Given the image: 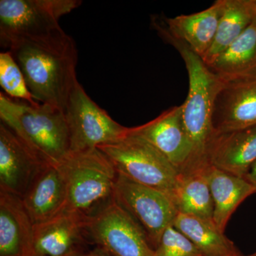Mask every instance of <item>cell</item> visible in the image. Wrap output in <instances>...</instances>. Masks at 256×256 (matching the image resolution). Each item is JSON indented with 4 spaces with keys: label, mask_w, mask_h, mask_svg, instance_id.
<instances>
[{
    "label": "cell",
    "mask_w": 256,
    "mask_h": 256,
    "mask_svg": "<svg viewBox=\"0 0 256 256\" xmlns=\"http://www.w3.org/2000/svg\"><path fill=\"white\" fill-rule=\"evenodd\" d=\"M154 256H204L201 252L182 233L170 226L165 229Z\"/></svg>",
    "instance_id": "obj_24"
},
{
    "label": "cell",
    "mask_w": 256,
    "mask_h": 256,
    "mask_svg": "<svg viewBox=\"0 0 256 256\" xmlns=\"http://www.w3.org/2000/svg\"><path fill=\"white\" fill-rule=\"evenodd\" d=\"M244 178H246L249 183L252 184L256 190V162L252 165Z\"/></svg>",
    "instance_id": "obj_25"
},
{
    "label": "cell",
    "mask_w": 256,
    "mask_h": 256,
    "mask_svg": "<svg viewBox=\"0 0 256 256\" xmlns=\"http://www.w3.org/2000/svg\"><path fill=\"white\" fill-rule=\"evenodd\" d=\"M208 165L206 160L178 173L172 196L178 213L208 220L213 218L214 203L207 175Z\"/></svg>",
    "instance_id": "obj_18"
},
{
    "label": "cell",
    "mask_w": 256,
    "mask_h": 256,
    "mask_svg": "<svg viewBox=\"0 0 256 256\" xmlns=\"http://www.w3.org/2000/svg\"><path fill=\"white\" fill-rule=\"evenodd\" d=\"M208 67L224 84L256 78V24L252 22Z\"/></svg>",
    "instance_id": "obj_20"
},
{
    "label": "cell",
    "mask_w": 256,
    "mask_h": 256,
    "mask_svg": "<svg viewBox=\"0 0 256 256\" xmlns=\"http://www.w3.org/2000/svg\"><path fill=\"white\" fill-rule=\"evenodd\" d=\"M0 118L48 164H60L70 154L68 126L63 110L46 104L20 102L1 92Z\"/></svg>",
    "instance_id": "obj_2"
},
{
    "label": "cell",
    "mask_w": 256,
    "mask_h": 256,
    "mask_svg": "<svg viewBox=\"0 0 256 256\" xmlns=\"http://www.w3.org/2000/svg\"><path fill=\"white\" fill-rule=\"evenodd\" d=\"M34 100L65 110L76 84L78 50L63 30L46 38L15 43L9 50Z\"/></svg>",
    "instance_id": "obj_1"
},
{
    "label": "cell",
    "mask_w": 256,
    "mask_h": 256,
    "mask_svg": "<svg viewBox=\"0 0 256 256\" xmlns=\"http://www.w3.org/2000/svg\"><path fill=\"white\" fill-rule=\"evenodd\" d=\"M154 28L160 36L178 50L188 69V96L182 106L184 124L194 148L193 159L190 164H192L206 159L207 143L214 131V106L224 82L184 42L171 36L159 26Z\"/></svg>",
    "instance_id": "obj_4"
},
{
    "label": "cell",
    "mask_w": 256,
    "mask_h": 256,
    "mask_svg": "<svg viewBox=\"0 0 256 256\" xmlns=\"http://www.w3.org/2000/svg\"><path fill=\"white\" fill-rule=\"evenodd\" d=\"M82 3L80 0H1L2 46L9 50L18 42L41 40L62 31L60 18Z\"/></svg>",
    "instance_id": "obj_6"
},
{
    "label": "cell",
    "mask_w": 256,
    "mask_h": 256,
    "mask_svg": "<svg viewBox=\"0 0 256 256\" xmlns=\"http://www.w3.org/2000/svg\"><path fill=\"white\" fill-rule=\"evenodd\" d=\"M70 152H79L124 139L129 128L121 126L89 97L76 82L66 106Z\"/></svg>",
    "instance_id": "obj_7"
},
{
    "label": "cell",
    "mask_w": 256,
    "mask_h": 256,
    "mask_svg": "<svg viewBox=\"0 0 256 256\" xmlns=\"http://www.w3.org/2000/svg\"><path fill=\"white\" fill-rule=\"evenodd\" d=\"M48 163L32 150L6 124H0V191L22 197Z\"/></svg>",
    "instance_id": "obj_11"
},
{
    "label": "cell",
    "mask_w": 256,
    "mask_h": 256,
    "mask_svg": "<svg viewBox=\"0 0 256 256\" xmlns=\"http://www.w3.org/2000/svg\"><path fill=\"white\" fill-rule=\"evenodd\" d=\"M34 226L50 220L66 208L65 180L57 165L47 164L22 197Z\"/></svg>",
    "instance_id": "obj_15"
},
{
    "label": "cell",
    "mask_w": 256,
    "mask_h": 256,
    "mask_svg": "<svg viewBox=\"0 0 256 256\" xmlns=\"http://www.w3.org/2000/svg\"><path fill=\"white\" fill-rule=\"evenodd\" d=\"M26 256H42L38 255V254H37L36 252H35L34 250H32L31 252H28V255H26Z\"/></svg>",
    "instance_id": "obj_28"
},
{
    "label": "cell",
    "mask_w": 256,
    "mask_h": 256,
    "mask_svg": "<svg viewBox=\"0 0 256 256\" xmlns=\"http://www.w3.org/2000/svg\"><path fill=\"white\" fill-rule=\"evenodd\" d=\"M256 256V252H254V254H252V255L249 256Z\"/></svg>",
    "instance_id": "obj_29"
},
{
    "label": "cell",
    "mask_w": 256,
    "mask_h": 256,
    "mask_svg": "<svg viewBox=\"0 0 256 256\" xmlns=\"http://www.w3.org/2000/svg\"><path fill=\"white\" fill-rule=\"evenodd\" d=\"M87 230L90 244L108 256H154L144 230L116 202L89 218Z\"/></svg>",
    "instance_id": "obj_9"
},
{
    "label": "cell",
    "mask_w": 256,
    "mask_h": 256,
    "mask_svg": "<svg viewBox=\"0 0 256 256\" xmlns=\"http://www.w3.org/2000/svg\"><path fill=\"white\" fill-rule=\"evenodd\" d=\"M254 8L252 0H224L214 40L212 46L202 58L207 66L218 56L242 36L254 22Z\"/></svg>",
    "instance_id": "obj_22"
},
{
    "label": "cell",
    "mask_w": 256,
    "mask_h": 256,
    "mask_svg": "<svg viewBox=\"0 0 256 256\" xmlns=\"http://www.w3.org/2000/svg\"><path fill=\"white\" fill-rule=\"evenodd\" d=\"M205 156L212 166L245 178L256 162V126L228 132L214 131Z\"/></svg>",
    "instance_id": "obj_14"
},
{
    "label": "cell",
    "mask_w": 256,
    "mask_h": 256,
    "mask_svg": "<svg viewBox=\"0 0 256 256\" xmlns=\"http://www.w3.org/2000/svg\"><path fill=\"white\" fill-rule=\"evenodd\" d=\"M130 131L152 144L182 171L191 163L194 148L182 118V106H175Z\"/></svg>",
    "instance_id": "obj_12"
},
{
    "label": "cell",
    "mask_w": 256,
    "mask_h": 256,
    "mask_svg": "<svg viewBox=\"0 0 256 256\" xmlns=\"http://www.w3.org/2000/svg\"><path fill=\"white\" fill-rule=\"evenodd\" d=\"M56 165L66 185L65 210L76 212L89 220L114 202L118 174L98 148L70 152Z\"/></svg>",
    "instance_id": "obj_3"
},
{
    "label": "cell",
    "mask_w": 256,
    "mask_h": 256,
    "mask_svg": "<svg viewBox=\"0 0 256 256\" xmlns=\"http://www.w3.org/2000/svg\"><path fill=\"white\" fill-rule=\"evenodd\" d=\"M114 200L139 224L154 250L165 229L173 225L178 214L168 194L119 174Z\"/></svg>",
    "instance_id": "obj_8"
},
{
    "label": "cell",
    "mask_w": 256,
    "mask_h": 256,
    "mask_svg": "<svg viewBox=\"0 0 256 256\" xmlns=\"http://www.w3.org/2000/svg\"><path fill=\"white\" fill-rule=\"evenodd\" d=\"M119 174L144 186L156 188L172 198L178 170L144 138L128 134L118 142L99 146Z\"/></svg>",
    "instance_id": "obj_5"
},
{
    "label": "cell",
    "mask_w": 256,
    "mask_h": 256,
    "mask_svg": "<svg viewBox=\"0 0 256 256\" xmlns=\"http://www.w3.org/2000/svg\"><path fill=\"white\" fill-rule=\"evenodd\" d=\"M212 126L214 132L256 126V78L223 84L216 97Z\"/></svg>",
    "instance_id": "obj_13"
},
{
    "label": "cell",
    "mask_w": 256,
    "mask_h": 256,
    "mask_svg": "<svg viewBox=\"0 0 256 256\" xmlns=\"http://www.w3.org/2000/svg\"><path fill=\"white\" fill-rule=\"evenodd\" d=\"M172 226L188 237L204 256H242L212 220L178 213Z\"/></svg>",
    "instance_id": "obj_21"
},
{
    "label": "cell",
    "mask_w": 256,
    "mask_h": 256,
    "mask_svg": "<svg viewBox=\"0 0 256 256\" xmlns=\"http://www.w3.org/2000/svg\"><path fill=\"white\" fill-rule=\"evenodd\" d=\"M34 224L21 197L0 191V256H26L34 250Z\"/></svg>",
    "instance_id": "obj_17"
},
{
    "label": "cell",
    "mask_w": 256,
    "mask_h": 256,
    "mask_svg": "<svg viewBox=\"0 0 256 256\" xmlns=\"http://www.w3.org/2000/svg\"><path fill=\"white\" fill-rule=\"evenodd\" d=\"M79 256H108L105 252H102V250H99V249L96 248L94 250H90V252H84Z\"/></svg>",
    "instance_id": "obj_26"
},
{
    "label": "cell",
    "mask_w": 256,
    "mask_h": 256,
    "mask_svg": "<svg viewBox=\"0 0 256 256\" xmlns=\"http://www.w3.org/2000/svg\"><path fill=\"white\" fill-rule=\"evenodd\" d=\"M207 175L214 203L212 220L224 233L234 212L256 190L246 178L222 171L210 163Z\"/></svg>",
    "instance_id": "obj_19"
},
{
    "label": "cell",
    "mask_w": 256,
    "mask_h": 256,
    "mask_svg": "<svg viewBox=\"0 0 256 256\" xmlns=\"http://www.w3.org/2000/svg\"><path fill=\"white\" fill-rule=\"evenodd\" d=\"M87 218L72 210L34 226V250L42 256H79L90 244Z\"/></svg>",
    "instance_id": "obj_10"
},
{
    "label": "cell",
    "mask_w": 256,
    "mask_h": 256,
    "mask_svg": "<svg viewBox=\"0 0 256 256\" xmlns=\"http://www.w3.org/2000/svg\"><path fill=\"white\" fill-rule=\"evenodd\" d=\"M0 85L11 98L22 100L31 105H38L28 90L20 66L10 50L0 53Z\"/></svg>",
    "instance_id": "obj_23"
},
{
    "label": "cell",
    "mask_w": 256,
    "mask_h": 256,
    "mask_svg": "<svg viewBox=\"0 0 256 256\" xmlns=\"http://www.w3.org/2000/svg\"><path fill=\"white\" fill-rule=\"evenodd\" d=\"M254 2V22L256 24V0H252Z\"/></svg>",
    "instance_id": "obj_27"
},
{
    "label": "cell",
    "mask_w": 256,
    "mask_h": 256,
    "mask_svg": "<svg viewBox=\"0 0 256 256\" xmlns=\"http://www.w3.org/2000/svg\"><path fill=\"white\" fill-rule=\"evenodd\" d=\"M223 6L224 0H217L200 12L165 18L164 24L156 18L152 24L184 42L202 58L214 40Z\"/></svg>",
    "instance_id": "obj_16"
}]
</instances>
